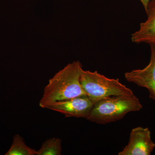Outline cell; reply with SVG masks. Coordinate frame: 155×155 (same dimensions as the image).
Here are the masks:
<instances>
[{
  "instance_id": "3957f363",
  "label": "cell",
  "mask_w": 155,
  "mask_h": 155,
  "mask_svg": "<svg viewBox=\"0 0 155 155\" xmlns=\"http://www.w3.org/2000/svg\"><path fill=\"white\" fill-rule=\"evenodd\" d=\"M80 82L86 96L94 104L100 100L113 96H132V91L119 81L94 72L82 69Z\"/></svg>"
},
{
  "instance_id": "6da1fadb",
  "label": "cell",
  "mask_w": 155,
  "mask_h": 155,
  "mask_svg": "<svg viewBox=\"0 0 155 155\" xmlns=\"http://www.w3.org/2000/svg\"><path fill=\"white\" fill-rule=\"evenodd\" d=\"M82 66L80 61H73L56 73L44 89L39 105L45 108L51 103L86 96L80 82Z\"/></svg>"
},
{
  "instance_id": "5b68a950",
  "label": "cell",
  "mask_w": 155,
  "mask_h": 155,
  "mask_svg": "<svg viewBox=\"0 0 155 155\" xmlns=\"http://www.w3.org/2000/svg\"><path fill=\"white\" fill-rule=\"evenodd\" d=\"M155 148L148 127H137L130 131L128 143L119 155H150Z\"/></svg>"
},
{
  "instance_id": "8fae6325",
  "label": "cell",
  "mask_w": 155,
  "mask_h": 155,
  "mask_svg": "<svg viewBox=\"0 0 155 155\" xmlns=\"http://www.w3.org/2000/svg\"><path fill=\"white\" fill-rule=\"evenodd\" d=\"M150 4L155 5V0H152V1L150 3Z\"/></svg>"
},
{
  "instance_id": "9c48e42d",
  "label": "cell",
  "mask_w": 155,
  "mask_h": 155,
  "mask_svg": "<svg viewBox=\"0 0 155 155\" xmlns=\"http://www.w3.org/2000/svg\"><path fill=\"white\" fill-rule=\"evenodd\" d=\"M62 141L61 139L52 137L43 143L36 155H61Z\"/></svg>"
},
{
  "instance_id": "277c9868",
  "label": "cell",
  "mask_w": 155,
  "mask_h": 155,
  "mask_svg": "<svg viewBox=\"0 0 155 155\" xmlns=\"http://www.w3.org/2000/svg\"><path fill=\"white\" fill-rule=\"evenodd\" d=\"M94 104L87 96L57 101L48 104L45 109L59 112L67 117L87 119Z\"/></svg>"
},
{
  "instance_id": "30bf717a",
  "label": "cell",
  "mask_w": 155,
  "mask_h": 155,
  "mask_svg": "<svg viewBox=\"0 0 155 155\" xmlns=\"http://www.w3.org/2000/svg\"><path fill=\"white\" fill-rule=\"evenodd\" d=\"M142 4L144 7L145 10L146 12H147V10L149 4L151 2L152 0H140Z\"/></svg>"
},
{
  "instance_id": "52a82bcc",
  "label": "cell",
  "mask_w": 155,
  "mask_h": 155,
  "mask_svg": "<svg viewBox=\"0 0 155 155\" xmlns=\"http://www.w3.org/2000/svg\"><path fill=\"white\" fill-rule=\"evenodd\" d=\"M146 13L147 18L142 22L138 30L131 34L132 41L155 45V5L149 4Z\"/></svg>"
},
{
  "instance_id": "8992f818",
  "label": "cell",
  "mask_w": 155,
  "mask_h": 155,
  "mask_svg": "<svg viewBox=\"0 0 155 155\" xmlns=\"http://www.w3.org/2000/svg\"><path fill=\"white\" fill-rule=\"evenodd\" d=\"M149 64L142 69L125 72V77L129 82L147 89L149 97L155 101V45H151Z\"/></svg>"
},
{
  "instance_id": "ba28073f",
  "label": "cell",
  "mask_w": 155,
  "mask_h": 155,
  "mask_svg": "<svg viewBox=\"0 0 155 155\" xmlns=\"http://www.w3.org/2000/svg\"><path fill=\"white\" fill-rule=\"evenodd\" d=\"M37 150L26 145L24 139L19 134L13 137V142L10 148L5 155H36Z\"/></svg>"
},
{
  "instance_id": "7a4b0ae2",
  "label": "cell",
  "mask_w": 155,
  "mask_h": 155,
  "mask_svg": "<svg viewBox=\"0 0 155 155\" xmlns=\"http://www.w3.org/2000/svg\"><path fill=\"white\" fill-rule=\"evenodd\" d=\"M142 108L135 95L108 97L94 104L87 119L97 124H108L122 119L128 113L137 112Z\"/></svg>"
}]
</instances>
